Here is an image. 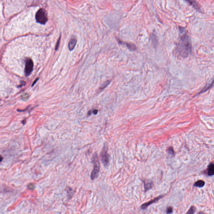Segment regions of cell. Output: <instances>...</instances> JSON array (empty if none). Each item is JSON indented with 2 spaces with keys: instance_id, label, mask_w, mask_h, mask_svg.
<instances>
[{
  "instance_id": "obj_4",
  "label": "cell",
  "mask_w": 214,
  "mask_h": 214,
  "mask_svg": "<svg viewBox=\"0 0 214 214\" xmlns=\"http://www.w3.org/2000/svg\"><path fill=\"white\" fill-rule=\"evenodd\" d=\"M108 147L107 145L104 146L103 150L101 153L100 156L101 161L105 166H107L109 161V158L108 153Z\"/></svg>"
},
{
  "instance_id": "obj_10",
  "label": "cell",
  "mask_w": 214,
  "mask_h": 214,
  "mask_svg": "<svg viewBox=\"0 0 214 214\" xmlns=\"http://www.w3.org/2000/svg\"><path fill=\"white\" fill-rule=\"evenodd\" d=\"M186 2L188 3L190 5H192L193 7L197 10V11H200V7L199 4L197 1H186Z\"/></svg>"
},
{
  "instance_id": "obj_15",
  "label": "cell",
  "mask_w": 214,
  "mask_h": 214,
  "mask_svg": "<svg viewBox=\"0 0 214 214\" xmlns=\"http://www.w3.org/2000/svg\"><path fill=\"white\" fill-rule=\"evenodd\" d=\"M110 81L109 80H107L105 81V82H104V83H103V85L100 87V90H103L104 88H105V87L110 84Z\"/></svg>"
},
{
  "instance_id": "obj_5",
  "label": "cell",
  "mask_w": 214,
  "mask_h": 214,
  "mask_svg": "<svg viewBox=\"0 0 214 214\" xmlns=\"http://www.w3.org/2000/svg\"><path fill=\"white\" fill-rule=\"evenodd\" d=\"M34 67V63L32 59L27 58L26 61L24 73L26 76H28L32 72Z\"/></svg>"
},
{
  "instance_id": "obj_3",
  "label": "cell",
  "mask_w": 214,
  "mask_h": 214,
  "mask_svg": "<svg viewBox=\"0 0 214 214\" xmlns=\"http://www.w3.org/2000/svg\"><path fill=\"white\" fill-rule=\"evenodd\" d=\"M36 21L39 23L45 24L48 21L47 12L45 9H40L37 11L35 16Z\"/></svg>"
},
{
  "instance_id": "obj_21",
  "label": "cell",
  "mask_w": 214,
  "mask_h": 214,
  "mask_svg": "<svg viewBox=\"0 0 214 214\" xmlns=\"http://www.w3.org/2000/svg\"><path fill=\"white\" fill-rule=\"evenodd\" d=\"M61 36L59 37V39L57 41V43H56V45L55 46V50H57L58 49L59 47V43H60V41Z\"/></svg>"
},
{
  "instance_id": "obj_11",
  "label": "cell",
  "mask_w": 214,
  "mask_h": 214,
  "mask_svg": "<svg viewBox=\"0 0 214 214\" xmlns=\"http://www.w3.org/2000/svg\"><path fill=\"white\" fill-rule=\"evenodd\" d=\"M118 42H119L120 44H123V45H126V47H127L128 49H129L130 50H132V51L136 50V46L135 45L131 44V43H128L124 42L123 41H121L119 39L118 40Z\"/></svg>"
},
{
  "instance_id": "obj_17",
  "label": "cell",
  "mask_w": 214,
  "mask_h": 214,
  "mask_svg": "<svg viewBox=\"0 0 214 214\" xmlns=\"http://www.w3.org/2000/svg\"><path fill=\"white\" fill-rule=\"evenodd\" d=\"M29 97V95L27 93H25L21 96V99L23 100L26 101L28 99Z\"/></svg>"
},
{
  "instance_id": "obj_2",
  "label": "cell",
  "mask_w": 214,
  "mask_h": 214,
  "mask_svg": "<svg viewBox=\"0 0 214 214\" xmlns=\"http://www.w3.org/2000/svg\"><path fill=\"white\" fill-rule=\"evenodd\" d=\"M92 162L93 165V169L91 173V180H94L98 176L100 170V163L99 160L98 154L96 153L93 155Z\"/></svg>"
},
{
  "instance_id": "obj_1",
  "label": "cell",
  "mask_w": 214,
  "mask_h": 214,
  "mask_svg": "<svg viewBox=\"0 0 214 214\" xmlns=\"http://www.w3.org/2000/svg\"><path fill=\"white\" fill-rule=\"evenodd\" d=\"M180 37L176 48V52L181 57L187 58L192 52V43L191 39L188 36L186 28L179 27Z\"/></svg>"
},
{
  "instance_id": "obj_19",
  "label": "cell",
  "mask_w": 214,
  "mask_h": 214,
  "mask_svg": "<svg viewBox=\"0 0 214 214\" xmlns=\"http://www.w3.org/2000/svg\"><path fill=\"white\" fill-rule=\"evenodd\" d=\"M173 207H168L166 209V213L167 214H170L173 212Z\"/></svg>"
},
{
  "instance_id": "obj_22",
  "label": "cell",
  "mask_w": 214,
  "mask_h": 214,
  "mask_svg": "<svg viewBox=\"0 0 214 214\" xmlns=\"http://www.w3.org/2000/svg\"><path fill=\"white\" fill-rule=\"evenodd\" d=\"M91 111H92V113H93L94 114L96 115L97 114H98V110L97 109H94L93 110H91Z\"/></svg>"
},
{
  "instance_id": "obj_16",
  "label": "cell",
  "mask_w": 214,
  "mask_h": 214,
  "mask_svg": "<svg viewBox=\"0 0 214 214\" xmlns=\"http://www.w3.org/2000/svg\"><path fill=\"white\" fill-rule=\"evenodd\" d=\"M196 208L195 207L192 206L186 214H194L196 211Z\"/></svg>"
},
{
  "instance_id": "obj_6",
  "label": "cell",
  "mask_w": 214,
  "mask_h": 214,
  "mask_svg": "<svg viewBox=\"0 0 214 214\" xmlns=\"http://www.w3.org/2000/svg\"><path fill=\"white\" fill-rule=\"evenodd\" d=\"M163 196H164V195H160V196H159L158 197L154 198V199H152V200L149 201L148 202L145 203L143 204V205L141 206V209H143V210L146 209L149 206L152 205V204L154 203H156V202L158 201L159 200V199H161V198L163 197Z\"/></svg>"
},
{
  "instance_id": "obj_24",
  "label": "cell",
  "mask_w": 214,
  "mask_h": 214,
  "mask_svg": "<svg viewBox=\"0 0 214 214\" xmlns=\"http://www.w3.org/2000/svg\"><path fill=\"white\" fill-rule=\"evenodd\" d=\"M205 214V213H204V212H199V214Z\"/></svg>"
},
{
  "instance_id": "obj_13",
  "label": "cell",
  "mask_w": 214,
  "mask_h": 214,
  "mask_svg": "<svg viewBox=\"0 0 214 214\" xmlns=\"http://www.w3.org/2000/svg\"><path fill=\"white\" fill-rule=\"evenodd\" d=\"M65 191L67 194L68 199H70L73 197L74 194V192L73 189L70 187H67L65 189Z\"/></svg>"
},
{
  "instance_id": "obj_20",
  "label": "cell",
  "mask_w": 214,
  "mask_h": 214,
  "mask_svg": "<svg viewBox=\"0 0 214 214\" xmlns=\"http://www.w3.org/2000/svg\"><path fill=\"white\" fill-rule=\"evenodd\" d=\"M34 188H35V186H34V184H29L28 185V188L29 190H34Z\"/></svg>"
},
{
  "instance_id": "obj_12",
  "label": "cell",
  "mask_w": 214,
  "mask_h": 214,
  "mask_svg": "<svg viewBox=\"0 0 214 214\" xmlns=\"http://www.w3.org/2000/svg\"><path fill=\"white\" fill-rule=\"evenodd\" d=\"M213 86H214V78L212 81V82L209 83V84L206 85V86L199 92V94L202 93L203 92H205L206 91H207V90L212 88Z\"/></svg>"
},
{
  "instance_id": "obj_8",
  "label": "cell",
  "mask_w": 214,
  "mask_h": 214,
  "mask_svg": "<svg viewBox=\"0 0 214 214\" xmlns=\"http://www.w3.org/2000/svg\"><path fill=\"white\" fill-rule=\"evenodd\" d=\"M207 173L209 176L214 175V162H212L209 164L207 169Z\"/></svg>"
},
{
  "instance_id": "obj_23",
  "label": "cell",
  "mask_w": 214,
  "mask_h": 214,
  "mask_svg": "<svg viewBox=\"0 0 214 214\" xmlns=\"http://www.w3.org/2000/svg\"><path fill=\"white\" fill-rule=\"evenodd\" d=\"M38 79L39 78L36 79V80H35L34 81V82L33 83V84H32V86H34V85H35V83H36V82H37V80H38Z\"/></svg>"
},
{
  "instance_id": "obj_18",
  "label": "cell",
  "mask_w": 214,
  "mask_h": 214,
  "mask_svg": "<svg viewBox=\"0 0 214 214\" xmlns=\"http://www.w3.org/2000/svg\"><path fill=\"white\" fill-rule=\"evenodd\" d=\"M167 152L168 154H169L170 155H174V152L173 148L172 147H169L167 149Z\"/></svg>"
},
{
  "instance_id": "obj_14",
  "label": "cell",
  "mask_w": 214,
  "mask_h": 214,
  "mask_svg": "<svg viewBox=\"0 0 214 214\" xmlns=\"http://www.w3.org/2000/svg\"><path fill=\"white\" fill-rule=\"evenodd\" d=\"M205 182L203 180H199L198 181L195 182L194 184V186L195 187H202L205 185Z\"/></svg>"
},
{
  "instance_id": "obj_9",
  "label": "cell",
  "mask_w": 214,
  "mask_h": 214,
  "mask_svg": "<svg viewBox=\"0 0 214 214\" xmlns=\"http://www.w3.org/2000/svg\"><path fill=\"white\" fill-rule=\"evenodd\" d=\"M77 41L75 38H72L70 39V40L69 41V45H68L69 49L70 51H72L73 50V49H74V47L76 45Z\"/></svg>"
},
{
  "instance_id": "obj_7",
  "label": "cell",
  "mask_w": 214,
  "mask_h": 214,
  "mask_svg": "<svg viewBox=\"0 0 214 214\" xmlns=\"http://www.w3.org/2000/svg\"><path fill=\"white\" fill-rule=\"evenodd\" d=\"M143 182L144 184V189H145V192H147L149 190L152 189L154 187V182L152 180H143Z\"/></svg>"
}]
</instances>
